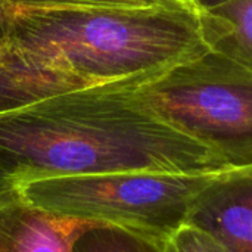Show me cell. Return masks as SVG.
Listing matches in <instances>:
<instances>
[{"label":"cell","mask_w":252,"mask_h":252,"mask_svg":"<svg viewBox=\"0 0 252 252\" xmlns=\"http://www.w3.org/2000/svg\"><path fill=\"white\" fill-rule=\"evenodd\" d=\"M139 78L55 93L1 111L0 192L65 176L227 170L211 149L142 100Z\"/></svg>","instance_id":"cell-1"},{"label":"cell","mask_w":252,"mask_h":252,"mask_svg":"<svg viewBox=\"0 0 252 252\" xmlns=\"http://www.w3.org/2000/svg\"><path fill=\"white\" fill-rule=\"evenodd\" d=\"M6 38L35 62L93 84L151 75L207 50L198 10L180 6H15Z\"/></svg>","instance_id":"cell-2"},{"label":"cell","mask_w":252,"mask_h":252,"mask_svg":"<svg viewBox=\"0 0 252 252\" xmlns=\"http://www.w3.org/2000/svg\"><path fill=\"white\" fill-rule=\"evenodd\" d=\"M216 173L118 171L44 179L18 189L53 216L162 244L188 223L196 195Z\"/></svg>","instance_id":"cell-3"},{"label":"cell","mask_w":252,"mask_h":252,"mask_svg":"<svg viewBox=\"0 0 252 252\" xmlns=\"http://www.w3.org/2000/svg\"><path fill=\"white\" fill-rule=\"evenodd\" d=\"M136 90L154 112L211 149L227 168L252 167V68L207 49L140 77Z\"/></svg>","instance_id":"cell-4"},{"label":"cell","mask_w":252,"mask_h":252,"mask_svg":"<svg viewBox=\"0 0 252 252\" xmlns=\"http://www.w3.org/2000/svg\"><path fill=\"white\" fill-rule=\"evenodd\" d=\"M188 223L214 235L229 252H252V167L217 171L196 195Z\"/></svg>","instance_id":"cell-5"},{"label":"cell","mask_w":252,"mask_h":252,"mask_svg":"<svg viewBox=\"0 0 252 252\" xmlns=\"http://www.w3.org/2000/svg\"><path fill=\"white\" fill-rule=\"evenodd\" d=\"M89 226L43 211L19 189L0 192V252H74Z\"/></svg>","instance_id":"cell-6"},{"label":"cell","mask_w":252,"mask_h":252,"mask_svg":"<svg viewBox=\"0 0 252 252\" xmlns=\"http://www.w3.org/2000/svg\"><path fill=\"white\" fill-rule=\"evenodd\" d=\"M198 16L208 50L252 68V0H229Z\"/></svg>","instance_id":"cell-7"},{"label":"cell","mask_w":252,"mask_h":252,"mask_svg":"<svg viewBox=\"0 0 252 252\" xmlns=\"http://www.w3.org/2000/svg\"><path fill=\"white\" fill-rule=\"evenodd\" d=\"M74 252H162V244L108 226H89L75 241Z\"/></svg>","instance_id":"cell-8"},{"label":"cell","mask_w":252,"mask_h":252,"mask_svg":"<svg viewBox=\"0 0 252 252\" xmlns=\"http://www.w3.org/2000/svg\"><path fill=\"white\" fill-rule=\"evenodd\" d=\"M162 252H229L210 232L186 223L162 242Z\"/></svg>","instance_id":"cell-9"},{"label":"cell","mask_w":252,"mask_h":252,"mask_svg":"<svg viewBox=\"0 0 252 252\" xmlns=\"http://www.w3.org/2000/svg\"><path fill=\"white\" fill-rule=\"evenodd\" d=\"M1 1L15 6H25V7H81V9H112V7L131 9V7H151V6H177L165 0H1Z\"/></svg>","instance_id":"cell-10"},{"label":"cell","mask_w":252,"mask_h":252,"mask_svg":"<svg viewBox=\"0 0 252 252\" xmlns=\"http://www.w3.org/2000/svg\"><path fill=\"white\" fill-rule=\"evenodd\" d=\"M15 18V6L0 0V41H3L12 27Z\"/></svg>","instance_id":"cell-11"},{"label":"cell","mask_w":252,"mask_h":252,"mask_svg":"<svg viewBox=\"0 0 252 252\" xmlns=\"http://www.w3.org/2000/svg\"><path fill=\"white\" fill-rule=\"evenodd\" d=\"M190 1H192V4L195 6V9H196L198 12H201V10L213 9V7H216V6H219V4H223V3H226V1H229V0H190Z\"/></svg>","instance_id":"cell-12"},{"label":"cell","mask_w":252,"mask_h":252,"mask_svg":"<svg viewBox=\"0 0 252 252\" xmlns=\"http://www.w3.org/2000/svg\"><path fill=\"white\" fill-rule=\"evenodd\" d=\"M171 4H177V6H183V7H189V9H195V6L192 4L190 0H165ZM196 10V9H195Z\"/></svg>","instance_id":"cell-13"}]
</instances>
